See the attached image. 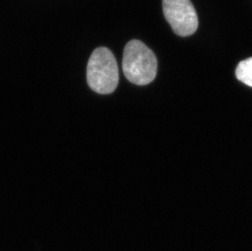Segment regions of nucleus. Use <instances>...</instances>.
<instances>
[{
  "mask_svg": "<svg viewBox=\"0 0 252 251\" xmlns=\"http://www.w3.org/2000/svg\"><path fill=\"white\" fill-rule=\"evenodd\" d=\"M155 53L140 40H131L124 48L123 70L127 80L136 85L151 83L157 74Z\"/></svg>",
  "mask_w": 252,
  "mask_h": 251,
  "instance_id": "1",
  "label": "nucleus"
},
{
  "mask_svg": "<svg viewBox=\"0 0 252 251\" xmlns=\"http://www.w3.org/2000/svg\"><path fill=\"white\" fill-rule=\"evenodd\" d=\"M119 80V69L112 52L106 48L95 49L87 67V81L91 89L98 94H110L116 89Z\"/></svg>",
  "mask_w": 252,
  "mask_h": 251,
  "instance_id": "2",
  "label": "nucleus"
},
{
  "mask_svg": "<svg viewBox=\"0 0 252 251\" xmlns=\"http://www.w3.org/2000/svg\"><path fill=\"white\" fill-rule=\"evenodd\" d=\"M162 8L165 18L176 34L186 37L195 33L198 18L190 0H162Z\"/></svg>",
  "mask_w": 252,
  "mask_h": 251,
  "instance_id": "3",
  "label": "nucleus"
},
{
  "mask_svg": "<svg viewBox=\"0 0 252 251\" xmlns=\"http://www.w3.org/2000/svg\"><path fill=\"white\" fill-rule=\"evenodd\" d=\"M235 74L238 80L252 88V57L241 62L237 66Z\"/></svg>",
  "mask_w": 252,
  "mask_h": 251,
  "instance_id": "4",
  "label": "nucleus"
}]
</instances>
